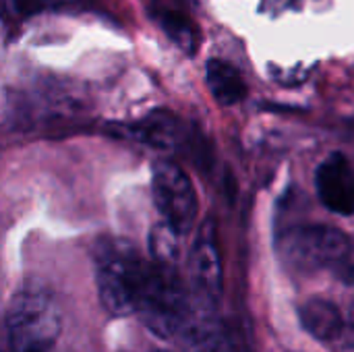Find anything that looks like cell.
Instances as JSON below:
<instances>
[{
    "label": "cell",
    "instance_id": "8fae6325",
    "mask_svg": "<svg viewBox=\"0 0 354 352\" xmlns=\"http://www.w3.org/2000/svg\"><path fill=\"white\" fill-rule=\"evenodd\" d=\"M205 81L212 95L222 106H234L247 98V83L243 75L226 60L212 58L205 66Z\"/></svg>",
    "mask_w": 354,
    "mask_h": 352
},
{
    "label": "cell",
    "instance_id": "9c48e42d",
    "mask_svg": "<svg viewBox=\"0 0 354 352\" xmlns=\"http://www.w3.org/2000/svg\"><path fill=\"white\" fill-rule=\"evenodd\" d=\"M301 324L303 328L313 336L317 338L319 342H336L342 338L344 334V317L340 313V309L326 301V299H311L307 301L301 311Z\"/></svg>",
    "mask_w": 354,
    "mask_h": 352
},
{
    "label": "cell",
    "instance_id": "7c38bea8",
    "mask_svg": "<svg viewBox=\"0 0 354 352\" xmlns=\"http://www.w3.org/2000/svg\"><path fill=\"white\" fill-rule=\"evenodd\" d=\"M160 23L164 27V31L189 54H193L197 50L199 44V31L195 27V23L178 10H170V8H162L160 10Z\"/></svg>",
    "mask_w": 354,
    "mask_h": 352
},
{
    "label": "cell",
    "instance_id": "52a82bcc",
    "mask_svg": "<svg viewBox=\"0 0 354 352\" xmlns=\"http://www.w3.org/2000/svg\"><path fill=\"white\" fill-rule=\"evenodd\" d=\"M189 268L197 293L209 301L218 299L222 290V257L216 237V224L212 220H205L195 237Z\"/></svg>",
    "mask_w": 354,
    "mask_h": 352
},
{
    "label": "cell",
    "instance_id": "4fadbf2b",
    "mask_svg": "<svg viewBox=\"0 0 354 352\" xmlns=\"http://www.w3.org/2000/svg\"><path fill=\"white\" fill-rule=\"evenodd\" d=\"M178 237L180 234H176L168 224H160L153 228L149 237V247H151V255L156 263L174 266L178 257Z\"/></svg>",
    "mask_w": 354,
    "mask_h": 352
},
{
    "label": "cell",
    "instance_id": "9a60e30c",
    "mask_svg": "<svg viewBox=\"0 0 354 352\" xmlns=\"http://www.w3.org/2000/svg\"><path fill=\"white\" fill-rule=\"evenodd\" d=\"M334 272H336V276H338L342 282H346V284L354 286V241L351 243V251H348V255L344 257V261H342Z\"/></svg>",
    "mask_w": 354,
    "mask_h": 352
},
{
    "label": "cell",
    "instance_id": "8992f818",
    "mask_svg": "<svg viewBox=\"0 0 354 352\" xmlns=\"http://www.w3.org/2000/svg\"><path fill=\"white\" fill-rule=\"evenodd\" d=\"M315 189L322 203L340 216H354V168L351 160L332 151L315 172Z\"/></svg>",
    "mask_w": 354,
    "mask_h": 352
},
{
    "label": "cell",
    "instance_id": "5bb4252c",
    "mask_svg": "<svg viewBox=\"0 0 354 352\" xmlns=\"http://www.w3.org/2000/svg\"><path fill=\"white\" fill-rule=\"evenodd\" d=\"M75 0H8L12 12L17 15H37L44 10H54L60 6H66Z\"/></svg>",
    "mask_w": 354,
    "mask_h": 352
},
{
    "label": "cell",
    "instance_id": "ba28073f",
    "mask_svg": "<svg viewBox=\"0 0 354 352\" xmlns=\"http://www.w3.org/2000/svg\"><path fill=\"white\" fill-rule=\"evenodd\" d=\"M178 336L187 352H234L230 334L207 307L193 305Z\"/></svg>",
    "mask_w": 354,
    "mask_h": 352
},
{
    "label": "cell",
    "instance_id": "7a4b0ae2",
    "mask_svg": "<svg viewBox=\"0 0 354 352\" xmlns=\"http://www.w3.org/2000/svg\"><path fill=\"white\" fill-rule=\"evenodd\" d=\"M149 261L141 259L124 243H112L100 253L97 295L104 309L114 317L137 315L139 297Z\"/></svg>",
    "mask_w": 354,
    "mask_h": 352
},
{
    "label": "cell",
    "instance_id": "30bf717a",
    "mask_svg": "<svg viewBox=\"0 0 354 352\" xmlns=\"http://www.w3.org/2000/svg\"><path fill=\"white\" fill-rule=\"evenodd\" d=\"M127 133H129V137H133L145 145H151L158 149H170L176 145V141L180 137V122L168 110H153L145 118L129 124Z\"/></svg>",
    "mask_w": 354,
    "mask_h": 352
},
{
    "label": "cell",
    "instance_id": "3957f363",
    "mask_svg": "<svg viewBox=\"0 0 354 352\" xmlns=\"http://www.w3.org/2000/svg\"><path fill=\"white\" fill-rule=\"evenodd\" d=\"M193 303L189 301L174 266H162L149 261L143 280L137 315L160 338L178 336L185 326Z\"/></svg>",
    "mask_w": 354,
    "mask_h": 352
},
{
    "label": "cell",
    "instance_id": "277c9868",
    "mask_svg": "<svg viewBox=\"0 0 354 352\" xmlns=\"http://www.w3.org/2000/svg\"><path fill=\"white\" fill-rule=\"evenodd\" d=\"M353 239L328 224H303L284 230L278 239L282 261L301 272L336 270L351 251Z\"/></svg>",
    "mask_w": 354,
    "mask_h": 352
},
{
    "label": "cell",
    "instance_id": "6da1fadb",
    "mask_svg": "<svg viewBox=\"0 0 354 352\" xmlns=\"http://www.w3.org/2000/svg\"><path fill=\"white\" fill-rule=\"evenodd\" d=\"M10 352H50L62 330V311L44 288L15 295L6 313Z\"/></svg>",
    "mask_w": 354,
    "mask_h": 352
},
{
    "label": "cell",
    "instance_id": "5b68a950",
    "mask_svg": "<svg viewBox=\"0 0 354 352\" xmlns=\"http://www.w3.org/2000/svg\"><path fill=\"white\" fill-rule=\"evenodd\" d=\"M158 212L176 234H187L197 218V193L187 172L174 162H158L151 176Z\"/></svg>",
    "mask_w": 354,
    "mask_h": 352
}]
</instances>
